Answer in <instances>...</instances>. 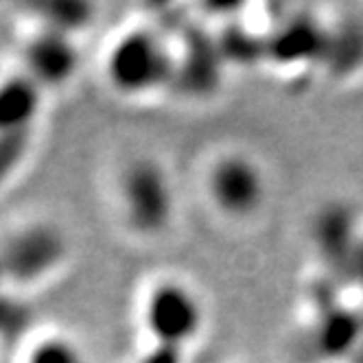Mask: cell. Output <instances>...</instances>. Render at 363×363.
I'll return each mask as SVG.
<instances>
[{
  "instance_id": "obj_1",
  "label": "cell",
  "mask_w": 363,
  "mask_h": 363,
  "mask_svg": "<svg viewBox=\"0 0 363 363\" xmlns=\"http://www.w3.org/2000/svg\"><path fill=\"white\" fill-rule=\"evenodd\" d=\"M175 74L167 40L149 27H129L112 38L103 55V79L123 99H147Z\"/></svg>"
},
{
  "instance_id": "obj_2",
  "label": "cell",
  "mask_w": 363,
  "mask_h": 363,
  "mask_svg": "<svg viewBox=\"0 0 363 363\" xmlns=\"http://www.w3.org/2000/svg\"><path fill=\"white\" fill-rule=\"evenodd\" d=\"M203 320V300L182 278H155L138 302V322L149 344L186 352L201 335Z\"/></svg>"
},
{
  "instance_id": "obj_3",
  "label": "cell",
  "mask_w": 363,
  "mask_h": 363,
  "mask_svg": "<svg viewBox=\"0 0 363 363\" xmlns=\"http://www.w3.org/2000/svg\"><path fill=\"white\" fill-rule=\"evenodd\" d=\"M114 206L134 235H162L175 215L169 173L151 158H132L114 175Z\"/></svg>"
},
{
  "instance_id": "obj_4",
  "label": "cell",
  "mask_w": 363,
  "mask_h": 363,
  "mask_svg": "<svg viewBox=\"0 0 363 363\" xmlns=\"http://www.w3.org/2000/svg\"><path fill=\"white\" fill-rule=\"evenodd\" d=\"M203 191L219 215L241 221L254 217L265 203L267 177L252 155L228 151L206 169Z\"/></svg>"
},
{
  "instance_id": "obj_5",
  "label": "cell",
  "mask_w": 363,
  "mask_h": 363,
  "mask_svg": "<svg viewBox=\"0 0 363 363\" xmlns=\"http://www.w3.org/2000/svg\"><path fill=\"white\" fill-rule=\"evenodd\" d=\"M74 55L62 35H40L27 53V68L44 82H64L72 72Z\"/></svg>"
},
{
  "instance_id": "obj_6",
  "label": "cell",
  "mask_w": 363,
  "mask_h": 363,
  "mask_svg": "<svg viewBox=\"0 0 363 363\" xmlns=\"http://www.w3.org/2000/svg\"><path fill=\"white\" fill-rule=\"evenodd\" d=\"M22 363H88V354L72 335L50 330L29 344Z\"/></svg>"
},
{
  "instance_id": "obj_7",
  "label": "cell",
  "mask_w": 363,
  "mask_h": 363,
  "mask_svg": "<svg viewBox=\"0 0 363 363\" xmlns=\"http://www.w3.org/2000/svg\"><path fill=\"white\" fill-rule=\"evenodd\" d=\"M38 110V86L33 79L0 84V129L22 127Z\"/></svg>"
},
{
  "instance_id": "obj_8",
  "label": "cell",
  "mask_w": 363,
  "mask_h": 363,
  "mask_svg": "<svg viewBox=\"0 0 363 363\" xmlns=\"http://www.w3.org/2000/svg\"><path fill=\"white\" fill-rule=\"evenodd\" d=\"M182 361H184V352L182 350H173L158 344H149L147 350H143V354L136 359V363H182Z\"/></svg>"
}]
</instances>
